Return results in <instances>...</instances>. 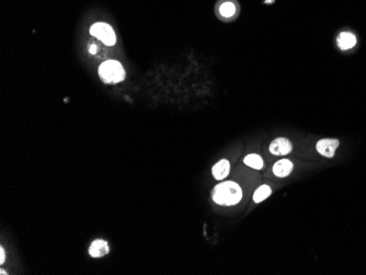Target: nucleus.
<instances>
[{
    "label": "nucleus",
    "mask_w": 366,
    "mask_h": 275,
    "mask_svg": "<svg viewBox=\"0 0 366 275\" xmlns=\"http://www.w3.org/2000/svg\"><path fill=\"white\" fill-rule=\"evenodd\" d=\"M242 199V191L236 182L226 181L215 186L213 190L214 202L219 205H236Z\"/></svg>",
    "instance_id": "f257e3e1"
},
{
    "label": "nucleus",
    "mask_w": 366,
    "mask_h": 275,
    "mask_svg": "<svg viewBox=\"0 0 366 275\" xmlns=\"http://www.w3.org/2000/svg\"><path fill=\"white\" fill-rule=\"evenodd\" d=\"M99 75L104 82L116 83L124 79L125 71L121 63L116 61H106L100 65Z\"/></svg>",
    "instance_id": "f03ea898"
},
{
    "label": "nucleus",
    "mask_w": 366,
    "mask_h": 275,
    "mask_svg": "<svg viewBox=\"0 0 366 275\" xmlns=\"http://www.w3.org/2000/svg\"><path fill=\"white\" fill-rule=\"evenodd\" d=\"M90 34L92 36L99 38L102 43H104L105 45L108 46L114 45L116 42V36L113 29H112L108 23L103 22L95 23L94 26L90 28Z\"/></svg>",
    "instance_id": "7ed1b4c3"
},
{
    "label": "nucleus",
    "mask_w": 366,
    "mask_h": 275,
    "mask_svg": "<svg viewBox=\"0 0 366 275\" xmlns=\"http://www.w3.org/2000/svg\"><path fill=\"white\" fill-rule=\"evenodd\" d=\"M339 145H340V140L338 139L325 138V139H320L318 143H317L316 149L318 150V153L320 155L327 157V158H333Z\"/></svg>",
    "instance_id": "20e7f679"
},
{
    "label": "nucleus",
    "mask_w": 366,
    "mask_h": 275,
    "mask_svg": "<svg viewBox=\"0 0 366 275\" xmlns=\"http://www.w3.org/2000/svg\"><path fill=\"white\" fill-rule=\"evenodd\" d=\"M292 143L286 138H276L270 145V153L275 156H285L292 151Z\"/></svg>",
    "instance_id": "39448f33"
},
{
    "label": "nucleus",
    "mask_w": 366,
    "mask_h": 275,
    "mask_svg": "<svg viewBox=\"0 0 366 275\" xmlns=\"http://www.w3.org/2000/svg\"><path fill=\"white\" fill-rule=\"evenodd\" d=\"M109 252V244L102 239H97L91 243L89 248V254L92 258L103 257Z\"/></svg>",
    "instance_id": "423d86ee"
},
{
    "label": "nucleus",
    "mask_w": 366,
    "mask_h": 275,
    "mask_svg": "<svg viewBox=\"0 0 366 275\" xmlns=\"http://www.w3.org/2000/svg\"><path fill=\"white\" fill-rule=\"evenodd\" d=\"M294 166H293L292 161L289 159H282L273 167V173H274L276 176L279 178H284V176H287L291 172Z\"/></svg>",
    "instance_id": "0eeeda50"
},
{
    "label": "nucleus",
    "mask_w": 366,
    "mask_h": 275,
    "mask_svg": "<svg viewBox=\"0 0 366 275\" xmlns=\"http://www.w3.org/2000/svg\"><path fill=\"white\" fill-rule=\"evenodd\" d=\"M336 42H338V45L341 50L346 51L355 46L356 37L354 34L351 32H341L338 38H336Z\"/></svg>",
    "instance_id": "6e6552de"
},
{
    "label": "nucleus",
    "mask_w": 366,
    "mask_h": 275,
    "mask_svg": "<svg viewBox=\"0 0 366 275\" xmlns=\"http://www.w3.org/2000/svg\"><path fill=\"white\" fill-rule=\"evenodd\" d=\"M229 170H231L229 161L226 159H222L221 161H218L216 165H214L213 169H212V173H213L214 178H215L216 180H223L228 175Z\"/></svg>",
    "instance_id": "1a4fd4ad"
},
{
    "label": "nucleus",
    "mask_w": 366,
    "mask_h": 275,
    "mask_svg": "<svg viewBox=\"0 0 366 275\" xmlns=\"http://www.w3.org/2000/svg\"><path fill=\"white\" fill-rule=\"evenodd\" d=\"M272 193V190L269 185H261L260 188H259L255 194H253V201H255V203H261L262 201H265L266 199L269 198V196L271 195Z\"/></svg>",
    "instance_id": "9d476101"
},
{
    "label": "nucleus",
    "mask_w": 366,
    "mask_h": 275,
    "mask_svg": "<svg viewBox=\"0 0 366 275\" xmlns=\"http://www.w3.org/2000/svg\"><path fill=\"white\" fill-rule=\"evenodd\" d=\"M243 163H245L247 166L251 167L253 169H258L260 170L263 167V160L259 155L256 154H251L248 155L245 159H243Z\"/></svg>",
    "instance_id": "9b49d317"
},
{
    "label": "nucleus",
    "mask_w": 366,
    "mask_h": 275,
    "mask_svg": "<svg viewBox=\"0 0 366 275\" xmlns=\"http://www.w3.org/2000/svg\"><path fill=\"white\" fill-rule=\"evenodd\" d=\"M219 13L222 14L224 18H231L236 13V6L233 2H224L221 7H219Z\"/></svg>",
    "instance_id": "f8f14e48"
},
{
    "label": "nucleus",
    "mask_w": 366,
    "mask_h": 275,
    "mask_svg": "<svg viewBox=\"0 0 366 275\" xmlns=\"http://www.w3.org/2000/svg\"><path fill=\"white\" fill-rule=\"evenodd\" d=\"M4 258H6V255H4V250L1 247V248H0V263H1V264H3V262H4Z\"/></svg>",
    "instance_id": "ddd939ff"
},
{
    "label": "nucleus",
    "mask_w": 366,
    "mask_h": 275,
    "mask_svg": "<svg viewBox=\"0 0 366 275\" xmlns=\"http://www.w3.org/2000/svg\"><path fill=\"white\" fill-rule=\"evenodd\" d=\"M89 52L91 54H96V52H97V46L96 45H91L90 48H89Z\"/></svg>",
    "instance_id": "4468645a"
},
{
    "label": "nucleus",
    "mask_w": 366,
    "mask_h": 275,
    "mask_svg": "<svg viewBox=\"0 0 366 275\" xmlns=\"http://www.w3.org/2000/svg\"><path fill=\"white\" fill-rule=\"evenodd\" d=\"M273 1H274V0H266V3H272Z\"/></svg>",
    "instance_id": "2eb2a0df"
},
{
    "label": "nucleus",
    "mask_w": 366,
    "mask_h": 275,
    "mask_svg": "<svg viewBox=\"0 0 366 275\" xmlns=\"http://www.w3.org/2000/svg\"><path fill=\"white\" fill-rule=\"evenodd\" d=\"M1 274H2V275H4V274H7V273H6V272H4V271H3V270H1Z\"/></svg>",
    "instance_id": "dca6fc26"
}]
</instances>
